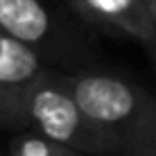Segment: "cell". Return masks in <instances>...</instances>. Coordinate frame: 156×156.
<instances>
[{"label":"cell","instance_id":"ba28073f","mask_svg":"<svg viewBox=\"0 0 156 156\" xmlns=\"http://www.w3.org/2000/svg\"><path fill=\"white\" fill-rule=\"evenodd\" d=\"M0 125L12 127V129H25L27 127L20 88L18 86H12V84H5L2 79H0Z\"/></svg>","mask_w":156,"mask_h":156},{"label":"cell","instance_id":"52a82bcc","mask_svg":"<svg viewBox=\"0 0 156 156\" xmlns=\"http://www.w3.org/2000/svg\"><path fill=\"white\" fill-rule=\"evenodd\" d=\"M120 156H156V104L122 138Z\"/></svg>","mask_w":156,"mask_h":156},{"label":"cell","instance_id":"277c9868","mask_svg":"<svg viewBox=\"0 0 156 156\" xmlns=\"http://www.w3.org/2000/svg\"><path fill=\"white\" fill-rule=\"evenodd\" d=\"M0 30L32 48L41 59L66 48L55 14L43 0H0Z\"/></svg>","mask_w":156,"mask_h":156},{"label":"cell","instance_id":"8992f818","mask_svg":"<svg viewBox=\"0 0 156 156\" xmlns=\"http://www.w3.org/2000/svg\"><path fill=\"white\" fill-rule=\"evenodd\" d=\"M9 156H88V154L68 147L63 143H57L34 129L25 127L9 143Z\"/></svg>","mask_w":156,"mask_h":156},{"label":"cell","instance_id":"6da1fadb","mask_svg":"<svg viewBox=\"0 0 156 156\" xmlns=\"http://www.w3.org/2000/svg\"><path fill=\"white\" fill-rule=\"evenodd\" d=\"M20 95L30 129L88 156H120V136L86 115L61 70L43 68L20 86Z\"/></svg>","mask_w":156,"mask_h":156},{"label":"cell","instance_id":"5b68a950","mask_svg":"<svg viewBox=\"0 0 156 156\" xmlns=\"http://www.w3.org/2000/svg\"><path fill=\"white\" fill-rule=\"evenodd\" d=\"M43 59L25 43L0 30V79L12 86H23L43 70Z\"/></svg>","mask_w":156,"mask_h":156},{"label":"cell","instance_id":"7a4b0ae2","mask_svg":"<svg viewBox=\"0 0 156 156\" xmlns=\"http://www.w3.org/2000/svg\"><path fill=\"white\" fill-rule=\"evenodd\" d=\"M63 82L86 115L100 122L102 127L111 129L125 138L147 115V111L156 104V98L143 90L131 79L113 73L102 70H79V73H61Z\"/></svg>","mask_w":156,"mask_h":156},{"label":"cell","instance_id":"30bf717a","mask_svg":"<svg viewBox=\"0 0 156 156\" xmlns=\"http://www.w3.org/2000/svg\"><path fill=\"white\" fill-rule=\"evenodd\" d=\"M143 5L147 7L149 16H152V18H154V23H156V0H143Z\"/></svg>","mask_w":156,"mask_h":156},{"label":"cell","instance_id":"9c48e42d","mask_svg":"<svg viewBox=\"0 0 156 156\" xmlns=\"http://www.w3.org/2000/svg\"><path fill=\"white\" fill-rule=\"evenodd\" d=\"M145 50H147V55H149V59H152V63L156 68V39L149 41V43H145Z\"/></svg>","mask_w":156,"mask_h":156},{"label":"cell","instance_id":"3957f363","mask_svg":"<svg viewBox=\"0 0 156 156\" xmlns=\"http://www.w3.org/2000/svg\"><path fill=\"white\" fill-rule=\"evenodd\" d=\"M68 5L88 27L102 34L143 45L156 39V23L143 0H68Z\"/></svg>","mask_w":156,"mask_h":156}]
</instances>
